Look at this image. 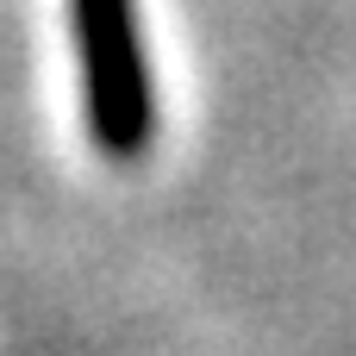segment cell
<instances>
[{
    "mask_svg": "<svg viewBox=\"0 0 356 356\" xmlns=\"http://www.w3.org/2000/svg\"><path fill=\"white\" fill-rule=\"evenodd\" d=\"M81 38V88H88V131L100 150L131 156L150 138V75L138 44L131 0H75Z\"/></svg>",
    "mask_w": 356,
    "mask_h": 356,
    "instance_id": "1",
    "label": "cell"
}]
</instances>
